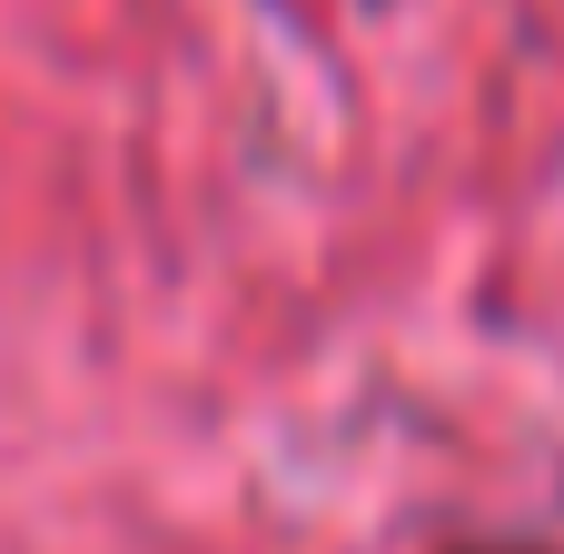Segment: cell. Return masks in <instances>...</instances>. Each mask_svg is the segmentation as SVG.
I'll return each instance as SVG.
<instances>
[{"label":"cell","mask_w":564,"mask_h":554,"mask_svg":"<svg viewBox=\"0 0 564 554\" xmlns=\"http://www.w3.org/2000/svg\"><path fill=\"white\" fill-rule=\"evenodd\" d=\"M436 554H564V545H525V535H466V545H436Z\"/></svg>","instance_id":"1"}]
</instances>
